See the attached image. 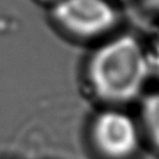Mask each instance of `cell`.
I'll use <instances>...</instances> for the list:
<instances>
[{
  "label": "cell",
  "mask_w": 159,
  "mask_h": 159,
  "mask_svg": "<svg viewBox=\"0 0 159 159\" xmlns=\"http://www.w3.org/2000/svg\"><path fill=\"white\" fill-rule=\"evenodd\" d=\"M84 74L95 98L111 107L141 98L151 75L147 52L130 34L99 45L88 57Z\"/></svg>",
  "instance_id": "1"
},
{
  "label": "cell",
  "mask_w": 159,
  "mask_h": 159,
  "mask_svg": "<svg viewBox=\"0 0 159 159\" xmlns=\"http://www.w3.org/2000/svg\"><path fill=\"white\" fill-rule=\"evenodd\" d=\"M52 19L62 32L78 39H96L118 24V12L109 0H57Z\"/></svg>",
  "instance_id": "2"
},
{
  "label": "cell",
  "mask_w": 159,
  "mask_h": 159,
  "mask_svg": "<svg viewBox=\"0 0 159 159\" xmlns=\"http://www.w3.org/2000/svg\"><path fill=\"white\" fill-rule=\"evenodd\" d=\"M89 138L100 157L105 159H130L139 149L141 132L132 116L111 107L98 113L92 120Z\"/></svg>",
  "instance_id": "3"
},
{
  "label": "cell",
  "mask_w": 159,
  "mask_h": 159,
  "mask_svg": "<svg viewBox=\"0 0 159 159\" xmlns=\"http://www.w3.org/2000/svg\"><path fill=\"white\" fill-rule=\"evenodd\" d=\"M139 120L150 143L159 151V92H151L142 98Z\"/></svg>",
  "instance_id": "4"
},
{
  "label": "cell",
  "mask_w": 159,
  "mask_h": 159,
  "mask_svg": "<svg viewBox=\"0 0 159 159\" xmlns=\"http://www.w3.org/2000/svg\"><path fill=\"white\" fill-rule=\"evenodd\" d=\"M147 52V59H149V67L151 75L159 76V41L152 46V49L146 50Z\"/></svg>",
  "instance_id": "5"
},
{
  "label": "cell",
  "mask_w": 159,
  "mask_h": 159,
  "mask_svg": "<svg viewBox=\"0 0 159 159\" xmlns=\"http://www.w3.org/2000/svg\"><path fill=\"white\" fill-rule=\"evenodd\" d=\"M42 2H45V3H50V4H53V3H55L57 0H42Z\"/></svg>",
  "instance_id": "6"
}]
</instances>
